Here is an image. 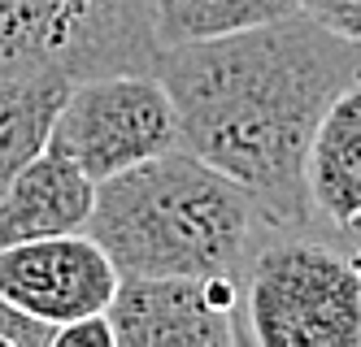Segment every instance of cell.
I'll return each instance as SVG.
<instances>
[{
    "instance_id": "cell-1",
    "label": "cell",
    "mask_w": 361,
    "mask_h": 347,
    "mask_svg": "<svg viewBox=\"0 0 361 347\" xmlns=\"http://www.w3.org/2000/svg\"><path fill=\"white\" fill-rule=\"evenodd\" d=\"M157 78L178 118V148L240 182L270 226L314 234L305 152L335 96L361 83L357 39L288 13L218 39L170 44Z\"/></svg>"
},
{
    "instance_id": "cell-2",
    "label": "cell",
    "mask_w": 361,
    "mask_h": 347,
    "mask_svg": "<svg viewBox=\"0 0 361 347\" xmlns=\"http://www.w3.org/2000/svg\"><path fill=\"white\" fill-rule=\"evenodd\" d=\"M83 230L118 278H244L252 252L279 234L240 182L183 148L100 178Z\"/></svg>"
},
{
    "instance_id": "cell-3",
    "label": "cell",
    "mask_w": 361,
    "mask_h": 347,
    "mask_svg": "<svg viewBox=\"0 0 361 347\" xmlns=\"http://www.w3.org/2000/svg\"><path fill=\"white\" fill-rule=\"evenodd\" d=\"M244 330L257 347H357V256L314 234L279 230L252 252L240 278Z\"/></svg>"
},
{
    "instance_id": "cell-4",
    "label": "cell",
    "mask_w": 361,
    "mask_h": 347,
    "mask_svg": "<svg viewBox=\"0 0 361 347\" xmlns=\"http://www.w3.org/2000/svg\"><path fill=\"white\" fill-rule=\"evenodd\" d=\"M148 0H0V74H157Z\"/></svg>"
},
{
    "instance_id": "cell-5",
    "label": "cell",
    "mask_w": 361,
    "mask_h": 347,
    "mask_svg": "<svg viewBox=\"0 0 361 347\" xmlns=\"http://www.w3.org/2000/svg\"><path fill=\"white\" fill-rule=\"evenodd\" d=\"M48 148L100 182L178 148V118L157 74H96L66 87Z\"/></svg>"
},
{
    "instance_id": "cell-6",
    "label": "cell",
    "mask_w": 361,
    "mask_h": 347,
    "mask_svg": "<svg viewBox=\"0 0 361 347\" xmlns=\"http://www.w3.org/2000/svg\"><path fill=\"white\" fill-rule=\"evenodd\" d=\"M114 347H235L248 343L240 278H118L105 304Z\"/></svg>"
},
{
    "instance_id": "cell-7",
    "label": "cell",
    "mask_w": 361,
    "mask_h": 347,
    "mask_svg": "<svg viewBox=\"0 0 361 347\" xmlns=\"http://www.w3.org/2000/svg\"><path fill=\"white\" fill-rule=\"evenodd\" d=\"M118 286L114 260L87 230L0 248V296L44 326L105 313Z\"/></svg>"
},
{
    "instance_id": "cell-8",
    "label": "cell",
    "mask_w": 361,
    "mask_h": 347,
    "mask_svg": "<svg viewBox=\"0 0 361 347\" xmlns=\"http://www.w3.org/2000/svg\"><path fill=\"white\" fill-rule=\"evenodd\" d=\"M305 200L314 239L357 256L361 226V83L335 96L305 152Z\"/></svg>"
},
{
    "instance_id": "cell-9",
    "label": "cell",
    "mask_w": 361,
    "mask_h": 347,
    "mask_svg": "<svg viewBox=\"0 0 361 347\" xmlns=\"http://www.w3.org/2000/svg\"><path fill=\"white\" fill-rule=\"evenodd\" d=\"M92 200H96V182L70 156H61L57 148L44 144L9 178L5 196H0V248L83 230Z\"/></svg>"
},
{
    "instance_id": "cell-10",
    "label": "cell",
    "mask_w": 361,
    "mask_h": 347,
    "mask_svg": "<svg viewBox=\"0 0 361 347\" xmlns=\"http://www.w3.org/2000/svg\"><path fill=\"white\" fill-rule=\"evenodd\" d=\"M70 87V78L53 70L0 74V196L9 178L48 144V126Z\"/></svg>"
},
{
    "instance_id": "cell-11",
    "label": "cell",
    "mask_w": 361,
    "mask_h": 347,
    "mask_svg": "<svg viewBox=\"0 0 361 347\" xmlns=\"http://www.w3.org/2000/svg\"><path fill=\"white\" fill-rule=\"evenodd\" d=\"M157 44H192L218 39L231 31H248L274 18L296 13V0H148Z\"/></svg>"
},
{
    "instance_id": "cell-12",
    "label": "cell",
    "mask_w": 361,
    "mask_h": 347,
    "mask_svg": "<svg viewBox=\"0 0 361 347\" xmlns=\"http://www.w3.org/2000/svg\"><path fill=\"white\" fill-rule=\"evenodd\" d=\"M48 347H114V326L105 313H87V317H74V322L53 326V339Z\"/></svg>"
},
{
    "instance_id": "cell-13",
    "label": "cell",
    "mask_w": 361,
    "mask_h": 347,
    "mask_svg": "<svg viewBox=\"0 0 361 347\" xmlns=\"http://www.w3.org/2000/svg\"><path fill=\"white\" fill-rule=\"evenodd\" d=\"M296 13L331 26L335 35H361V0H296Z\"/></svg>"
},
{
    "instance_id": "cell-14",
    "label": "cell",
    "mask_w": 361,
    "mask_h": 347,
    "mask_svg": "<svg viewBox=\"0 0 361 347\" xmlns=\"http://www.w3.org/2000/svg\"><path fill=\"white\" fill-rule=\"evenodd\" d=\"M48 339H53V326L35 322L0 296V347H48Z\"/></svg>"
}]
</instances>
